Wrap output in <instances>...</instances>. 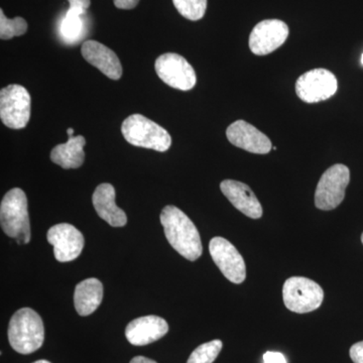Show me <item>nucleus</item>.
Returning a JSON list of instances; mask_svg holds the SVG:
<instances>
[{
  "label": "nucleus",
  "instance_id": "nucleus-1",
  "mask_svg": "<svg viewBox=\"0 0 363 363\" xmlns=\"http://www.w3.org/2000/svg\"><path fill=\"white\" fill-rule=\"evenodd\" d=\"M164 235L172 247L182 257L195 262L202 255L203 247L199 231L192 220L175 206H166L161 213Z\"/></svg>",
  "mask_w": 363,
  "mask_h": 363
},
{
  "label": "nucleus",
  "instance_id": "nucleus-2",
  "mask_svg": "<svg viewBox=\"0 0 363 363\" xmlns=\"http://www.w3.org/2000/svg\"><path fill=\"white\" fill-rule=\"evenodd\" d=\"M9 344L21 354H30L42 347L45 327L42 318L30 308H23L14 313L9 322Z\"/></svg>",
  "mask_w": 363,
  "mask_h": 363
},
{
  "label": "nucleus",
  "instance_id": "nucleus-3",
  "mask_svg": "<svg viewBox=\"0 0 363 363\" xmlns=\"http://www.w3.org/2000/svg\"><path fill=\"white\" fill-rule=\"evenodd\" d=\"M1 228L9 238H16L18 245L30 241V217L26 193L13 188L4 195L0 205Z\"/></svg>",
  "mask_w": 363,
  "mask_h": 363
},
{
  "label": "nucleus",
  "instance_id": "nucleus-4",
  "mask_svg": "<svg viewBox=\"0 0 363 363\" xmlns=\"http://www.w3.org/2000/svg\"><path fill=\"white\" fill-rule=\"evenodd\" d=\"M121 133L126 142L135 147L167 152L172 145L168 131L142 114H133L123 121Z\"/></svg>",
  "mask_w": 363,
  "mask_h": 363
},
{
  "label": "nucleus",
  "instance_id": "nucleus-5",
  "mask_svg": "<svg viewBox=\"0 0 363 363\" xmlns=\"http://www.w3.org/2000/svg\"><path fill=\"white\" fill-rule=\"evenodd\" d=\"M283 298L290 311L305 314L317 310L322 305L324 292L321 286L304 277H292L283 286Z\"/></svg>",
  "mask_w": 363,
  "mask_h": 363
},
{
  "label": "nucleus",
  "instance_id": "nucleus-6",
  "mask_svg": "<svg viewBox=\"0 0 363 363\" xmlns=\"http://www.w3.org/2000/svg\"><path fill=\"white\" fill-rule=\"evenodd\" d=\"M350 171L345 164H336L325 171L315 192V206L324 211L335 209L345 198Z\"/></svg>",
  "mask_w": 363,
  "mask_h": 363
},
{
  "label": "nucleus",
  "instance_id": "nucleus-7",
  "mask_svg": "<svg viewBox=\"0 0 363 363\" xmlns=\"http://www.w3.org/2000/svg\"><path fill=\"white\" fill-rule=\"evenodd\" d=\"M0 118L7 128L21 130L30 118V95L21 85H9L0 91Z\"/></svg>",
  "mask_w": 363,
  "mask_h": 363
},
{
  "label": "nucleus",
  "instance_id": "nucleus-8",
  "mask_svg": "<svg viewBox=\"0 0 363 363\" xmlns=\"http://www.w3.org/2000/svg\"><path fill=\"white\" fill-rule=\"evenodd\" d=\"M335 75L326 69L306 72L296 82V93L306 104H317L329 99L337 92Z\"/></svg>",
  "mask_w": 363,
  "mask_h": 363
},
{
  "label": "nucleus",
  "instance_id": "nucleus-9",
  "mask_svg": "<svg viewBox=\"0 0 363 363\" xmlns=\"http://www.w3.org/2000/svg\"><path fill=\"white\" fill-rule=\"evenodd\" d=\"M156 72L162 82L182 91L193 89L197 82L194 68L178 54L167 52L156 61Z\"/></svg>",
  "mask_w": 363,
  "mask_h": 363
},
{
  "label": "nucleus",
  "instance_id": "nucleus-10",
  "mask_svg": "<svg viewBox=\"0 0 363 363\" xmlns=\"http://www.w3.org/2000/svg\"><path fill=\"white\" fill-rule=\"evenodd\" d=\"M209 252L212 259L228 281L233 284L245 281L247 278L245 259L233 243L217 236L210 241Z\"/></svg>",
  "mask_w": 363,
  "mask_h": 363
},
{
  "label": "nucleus",
  "instance_id": "nucleus-11",
  "mask_svg": "<svg viewBox=\"0 0 363 363\" xmlns=\"http://www.w3.org/2000/svg\"><path fill=\"white\" fill-rule=\"evenodd\" d=\"M289 26L279 20L260 21L250 35V49L257 56H266L281 47L289 37Z\"/></svg>",
  "mask_w": 363,
  "mask_h": 363
},
{
  "label": "nucleus",
  "instance_id": "nucleus-12",
  "mask_svg": "<svg viewBox=\"0 0 363 363\" xmlns=\"http://www.w3.org/2000/svg\"><path fill=\"white\" fill-rule=\"evenodd\" d=\"M47 240L54 247V255L60 262L77 259L84 247L83 234L75 226L68 223L57 224L48 231Z\"/></svg>",
  "mask_w": 363,
  "mask_h": 363
},
{
  "label": "nucleus",
  "instance_id": "nucleus-13",
  "mask_svg": "<svg viewBox=\"0 0 363 363\" xmlns=\"http://www.w3.org/2000/svg\"><path fill=\"white\" fill-rule=\"evenodd\" d=\"M226 136L234 147L252 154L267 155L272 147L271 140L264 133L241 119L228 126Z\"/></svg>",
  "mask_w": 363,
  "mask_h": 363
},
{
  "label": "nucleus",
  "instance_id": "nucleus-14",
  "mask_svg": "<svg viewBox=\"0 0 363 363\" xmlns=\"http://www.w3.org/2000/svg\"><path fill=\"white\" fill-rule=\"evenodd\" d=\"M169 331L166 320L159 316H145L133 320L125 329L128 342L135 346H145L164 337Z\"/></svg>",
  "mask_w": 363,
  "mask_h": 363
},
{
  "label": "nucleus",
  "instance_id": "nucleus-15",
  "mask_svg": "<svg viewBox=\"0 0 363 363\" xmlns=\"http://www.w3.org/2000/svg\"><path fill=\"white\" fill-rule=\"evenodd\" d=\"M83 58L112 80L123 76V66L116 52L96 40H86L82 45Z\"/></svg>",
  "mask_w": 363,
  "mask_h": 363
},
{
  "label": "nucleus",
  "instance_id": "nucleus-16",
  "mask_svg": "<svg viewBox=\"0 0 363 363\" xmlns=\"http://www.w3.org/2000/svg\"><path fill=\"white\" fill-rule=\"evenodd\" d=\"M223 195L241 213L252 219L262 216V207L252 189L242 182L224 180L220 184Z\"/></svg>",
  "mask_w": 363,
  "mask_h": 363
},
{
  "label": "nucleus",
  "instance_id": "nucleus-17",
  "mask_svg": "<svg viewBox=\"0 0 363 363\" xmlns=\"http://www.w3.org/2000/svg\"><path fill=\"white\" fill-rule=\"evenodd\" d=\"M93 205L100 218L112 227H123L128 223L125 212L116 204V189L111 184H101L95 189Z\"/></svg>",
  "mask_w": 363,
  "mask_h": 363
},
{
  "label": "nucleus",
  "instance_id": "nucleus-18",
  "mask_svg": "<svg viewBox=\"0 0 363 363\" xmlns=\"http://www.w3.org/2000/svg\"><path fill=\"white\" fill-rule=\"evenodd\" d=\"M67 133L69 135L68 142L61 143L52 149V162L66 169L80 168L85 160V138L82 135L74 136L73 128H68Z\"/></svg>",
  "mask_w": 363,
  "mask_h": 363
},
{
  "label": "nucleus",
  "instance_id": "nucleus-19",
  "mask_svg": "<svg viewBox=\"0 0 363 363\" xmlns=\"http://www.w3.org/2000/svg\"><path fill=\"white\" fill-rule=\"evenodd\" d=\"M104 298V286L99 279L91 278L76 286L74 304L80 316H89L101 304Z\"/></svg>",
  "mask_w": 363,
  "mask_h": 363
},
{
  "label": "nucleus",
  "instance_id": "nucleus-20",
  "mask_svg": "<svg viewBox=\"0 0 363 363\" xmlns=\"http://www.w3.org/2000/svg\"><path fill=\"white\" fill-rule=\"evenodd\" d=\"M177 11L190 21L201 20L206 13L207 0H173Z\"/></svg>",
  "mask_w": 363,
  "mask_h": 363
},
{
  "label": "nucleus",
  "instance_id": "nucleus-21",
  "mask_svg": "<svg viewBox=\"0 0 363 363\" xmlns=\"http://www.w3.org/2000/svg\"><path fill=\"white\" fill-rule=\"evenodd\" d=\"M223 347L220 340H212L202 344L189 357L187 363H213Z\"/></svg>",
  "mask_w": 363,
  "mask_h": 363
},
{
  "label": "nucleus",
  "instance_id": "nucleus-22",
  "mask_svg": "<svg viewBox=\"0 0 363 363\" xmlns=\"http://www.w3.org/2000/svg\"><path fill=\"white\" fill-rule=\"evenodd\" d=\"M28 30V23L23 18L9 20L0 9V39L11 40L14 37L25 35Z\"/></svg>",
  "mask_w": 363,
  "mask_h": 363
},
{
  "label": "nucleus",
  "instance_id": "nucleus-23",
  "mask_svg": "<svg viewBox=\"0 0 363 363\" xmlns=\"http://www.w3.org/2000/svg\"><path fill=\"white\" fill-rule=\"evenodd\" d=\"M83 23L81 20V16L73 11H68L65 18L62 21L61 35L64 39L72 42L77 39L80 33H82Z\"/></svg>",
  "mask_w": 363,
  "mask_h": 363
},
{
  "label": "nucleus",
  "instance_id": "nucleus-24",
  "mask_svg": "<svg viewBox=\"0 0 363 363\" xmlns=\"http://www.w3.org/2000/svg\"><path fill=\"white\" fill-rule=\"evenodd\" d=\"M68 1L69 4H70L69 11H73V13H77L78 16H81L89 9L91 4V0H68Z\"/></svg>",
  "mask_w": 363,
  "mask_h": 363
},
{
  "label": "nucleus",
  "instance_id": "nucleus-25",
  "mask_svg": "<svg viewBox=\"0 0 363 363\" xmlns=\"http://www.w3.org/2000/svg\"><path fill=\"white\" fill-rule=\"evenodd\" d=\"M350 358L354 363H363V341L351 346Z\"/></svg>",
  "mask_w": 363,
  "mask_h": 363
},
{
  "label": "nucleus",
  "instance_id": "nucleus-26",
  "mask_svg": "<svg viewBox=\"0 0 363 363\" xmlns=\"http://www.w3.org/2000/svg\"><path fill=\"white\" fill-rule=\"evenodd\" d=\"M264 363H286V359L281 353L269 351L264 353Z\"/></svg>",
  "mask_w": 363,
  "mask_h": 363
},
{
  "label": "nucleus",
  "instance_id": "nucleus-27",
  "mask_svg": "<svg viewBox=\"0 0 363 363\" xmlns=\"http://www.w3.org/2000/svg\"><path fill=\"white\" fill-rule=\"evenodd\" d=\"M138 2L140 0H114V6L121 9H133Z\"/></svg>",
  "mask_w": 363,
  "mask_h": 363
},
{
  "label": "nucleus",
  "instance_id": "nucleus-28",
  "mask_svg": "<svg viewBox=\"0 0 363 363\" xmlns=\"http://www.w3.org/2000/svg\"><path fill=\"white\" fill-rule=\"evenodd\" d=\"M130 363H157L155 360L145 357H135L130 360Z\"/></svg>",
  "mask_w": 363,
  "mask_h": 363
},
{
  "label": "nucleus",
  "instance_id": "nucleus-29",
  "mask_svg": "<svg viewBox=\"0 0 363 363\" xmlns=\"http://www.w3.org/2000/svg\"><path fill=\"white\" fill-rule=\"evenodd\" d=\"M33 363H51V362H48V360L42 359V360H38V362H33Z\"/></svg>",
  "mask_w": 363,
  "mask_h": 363
},
{
  "label": "nucleus",
  "instance_id": "nucleus-30",
  "mask_svg": "<svg viewBox=\"0 0 363 363\" xmlns=\"http://www.w3.org/2000/svg\"><path fill=\"white\" fill-rule=\"evenodd\" d=\"M362 64L363 65V54H362Z\"/></svg>",
  "mask_w": 363,
  "mask_h": 363
},
{
  "label": "nucleus",
  "instance_id": "nucleus-31",
  "mask_svg": "<svg viewBox=\"0 0 363 363\" xmlns=\"http://www.w3.org/2000/svg\"><path fill=\"white\" fill-rule=\"evenodd\" d=\"M362 245H363V233H362Z\"/></svg>",
  "mask_w": 363,
  "mask_h": 363
}]
</instances>
